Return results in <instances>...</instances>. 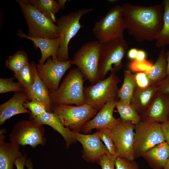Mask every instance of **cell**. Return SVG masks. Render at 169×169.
<instances>
[{
  "label": "cell",
  "instance_id": "cell-6",
  "mask_svg": "<svg viewBox=\"0 0 169 169\" xmlns=\"http://www.w3.org/2000/svg\"><path fill=\"white\" fill-rule=\"evenodd\" d=\"M126 29L121 6L111 8L100 20L96 21L92 32L102 44L124 38Z\"/></svg>",
  "mask_w": 169,
  "mask_h": 169
},
{
  "label": "cell",
  "instance_id": "cell-16",
  "mask_svg": "<svg viewBox=\"0 0 169 169\" xmlns=\"http://www.w3.org/2000/svg\"><path fill=\"white\" fill-rule=\"evenodd\" d=\"M140 115L142 121L162 123L168 121L169 94L158 91L147 110Z\"/></svg>",
  "mask_w": 169,
  "mask_h": 169
},
{
  "label": "cell",
  "instance_id": "cell-34",
  "mask_svg": "<svg viewBox=\"0 0 169 169\" xmlns=\"http://www.w3.org/2000/svg\"><path fill=\"white\" fill-rule=\"evenodd\" d=\"M153 65V64L146 59L142 61L135 59L130 63L129 68L133 71L147 73L151 69Z\"/></svg>",
  "mask_w": 169,
  "mask_h": 169
},
{
  "label": "cell",
  "instance_id": "cell-21",
  "mask_svg": "<svg viewBox=\"0 0 169 169\" xmlns=\"http://www.w3.org/2000/svg\"><path fill=\"white\" fill-rule=\"evenodd\" d=\"M25 93L28 100H37L43 103L49 112H53L54 104L50 96V92L46 85L38 76L36 68L35 76L33 83Z\"/></svg>",
  "mask_w": 169,
  "mask_h": 169
},
{
  "label": "cell",
  "instance_id": "cell-43",
  "mask_svg": "<svg viewBox=\"0 0 169 169\" xmlns=\"http://www.w3.org/2000/svg\"><path fill=\"white\" fill-rule=\"evenodd\" d=\"M166 53L167 61L166 74L167 77H169V50L166 52Z\"/></svg>",
  "mask_w": 169,
  "mask_h": 169
},
{
  "label": "cell",
  "instance_id": "cell-3",
  "mask_svg": "<svg viewBox=\"0 0 169 169\" xmlns=\"http://www.w3.org/2000/svg\"><path fill=\"white\" fill-rule=\"evenodd\" d=\"M28 27L27 35L33 38L54 39L59 37L54 22L32 5L28 0H16Z\"/></svg>",
  "mask_w": 169,
  "mask_h": 169
},
{
  "label": "cell",
  "instance_id": "cell-11",
  "mask_svg": "<svg viewBox=\"0 0 169 169\" xmlns=\"http://www.w3.org/2000/svg\"><path fill=\"white\" fill-rule=\"evenodd\" d=\"M134 130L135 159L142 156L148 150L165 141L159 123L141 121L136 125Z\"/></svg>",
  "mask_w": 169,
  "mask_h": 169
},
{
  "label": "cell",
  "instance_id": "cell-38",
  "mask_svg": "<svg viewBox=\"0 0 169 169\" xmlns=\"http://www.w3.org/2000/svg\"><path fill=\"white\" fill-rule=\"evenodd\" d=\"M159 88L158 91L164 93L169 94V77L155 84Z\"/></svg>",
  "mask_w": 169,
  "mask_h": 169
},
{
  "label": "cell",
  "instance_id": "cell-27",
  "mask_svg": "<svg viewBox=\"0 0 169 169\" xmlns=\"http://www.w3.org/2000/svg\"><path fill=\"white\" fill-rule=\"evenodd\" d=\"M36 64L34 62L29 63L19 72L14 74L16 79L25 90L24 92L31 86L35 80Z\"/></svg>",
  "mask_w": 169,
  "mask_h": 169
},
{
  "label": "cell",
  "instance_id": "cell-17",
  "mask_svg": "<svg viewBox=\"0 0 169 169\" xmlns=\"http://www.w3.org/2000/svg\"><path fill=\"white\" fill-rule=\"evenodd\" d=\"M17 35L18 37L31 40L36 49L39 48L41 56L39 60V64H42L49 57L57 60L59 49L61 39L60 37L54 39L43 38H33L25 34L21 29H19Z\"/></svg>",
  "mask_w": 169,
  "mask_h": 169
},
{
  "label": "cell",
  "instance_id": "cell-29",
  "mask_svg": "<svg viewBox=\"0 0 169 169\" xmlns=\"http://www.w3.org/2000/svg\"><path fill=\"white\" fill-rule=\"evenodd\" d=\"M116 107L122 121H131L135 125L141 121L140 114L131 104L117 101Z\"/></svg>",
  "mask_w": 169,
  "mask_h": 169
},
{
  "label": "cell",
  "instance_id": "cell-20",
  "mask_svg": "<svg viewBox=\"0 0 169 169\" xmlns=\"http://www.w3.org/2000/svg\"><path fill=\"white\" fill-rule=\"evenodd\" d=\"M32 120L43 125H49L58 132L64 139L66 148H69L71 144L77 141L73 132L64 126L53 112H46Z\"/></svg>",
  "mask_w": 169,
  "mask_h": 169
},
{
  "label": "cell",
  "instance_id": "cell-46",
  "mask_svg": "<svg viewBox=\"0 0 169 169\" xmlns=\"http://www.w3.org/2000/svg\"><path fill=\"white\" fill-rule=\"evenodd\" d=\"M163 169H169V158Z\"/></svg>",
  "mask_w": 169,
  "mask_h": 169
},
{
  "label": "cell",
  "instance_id": "cell-9",
  "mask_svg": "<svg viewBox=\"0 0 169 169\" xmlns=\"http://www.w3.org/2000/svg\"><path fill=\"white\" fill-rule=\"evenodd\" d=\"M98 110L85 104L80 106L54 105L53 112L63 125L72 131L79 132L83 126L95 115Z\"/></svg>",
  "mask_w": 169,
  "mask_h": 169
},
{
  "label": "cell",
  "instance_id": "cell-32",
  "mask_svg": "<svg viewBox=\"0 0 169 169\" xmlns=\"http://www.w3.org/2000/svg\"><path fill=\"white\" fill-rule=\"evenodd\" d=\"M15 77L0 79V93L3 94L10 92H24L25 90L18 82L13 81Z\"/></svg>",
  "mask_w": 169,
  "mask_h": 169
},
{
  "label": "cell",
  "instance_id": "cell-23",
  "mask_svg": "<svg viewBox=\"0 0 169 169\" xmlns=\"http://www.w3.org/2000/svg\"><path fill=\"white\" fill-rule=\"evenodd\" d=\"M159 90L156 84L145 88L136 87L133 93L131 104L140 114L148 108L153 97Z\"/></svg>",
  "mask_w": 169,
  "mask_h": 169
},
{
  "label": "cell",
  "instance_id": "cell-10",
  "mask_svg": "<svg viewBox=\"0 0 169 169\" xmlns=\"http://www.w3.org/2000/svg\"><path fill=\"white\" fill-rule=\"evenodd\" d=\"M43 125L32 119L23 120L15 124L9 135L10 141L18 145H29L34 148L45 145Z\"/></svg>",
  "mask_w": 169,
  "mask_h": 169
},
{
  "label": "cell",
  "instance_id": "cell-18",
  "mask_svg": "<svg viewBox=\"0 0 169 169\" xmlns=\"http://www.w3.org/2000/svg\"><path fill=\"white\" fill-rule=\"evenodd\" d=\"M28 100L26 93L23 92H15L13 97L0 105V125L13 116L20 114L29 113L30 111L24 106Z\"/></svg>",
  "mask_w": 169,
  "mask_h": 169
},
{
  "label": "cell",
  "instance_id": "cell-30",
  "mask_svg": "<svg viewBox=\"0 0 169 169\" xmlns=\"http://www.w3.org/2000/svg\"><path fill=\"white\" fill-rule=\"evenodd\" d=\"M29 63L27 54L25 51L19 50L8 57L6 63V66L14 74L21 70Z\"/></svg>",
  "mask_w": 169,
  "mask_h": 169
},
{
  "label": "cell",
  "instance_id": "cell-40",
  "mask_svg": "<svg viewBox=\"0 0 169 169\" xmlns=\"http://www.w3.org/2000/svg\"><path fill=\"white\" fill-rule=\"evenodd\" d=\"M27 160V155L26 154H24L23 156L16 159L14 164L17 169H24Z\"/></svg>",
  "mask_w": 169,
  "mask_h": 169
},
{
  "label": "cell",
  "instance_id": "cell-7",
  "mask_svg": "<svg viewBox=\"0 0 169 169\" xmlns=\"http://www.w3.org/2000/svg\"><path fill=\"white\" fill-rule=\"evenodd\" d=\"M119 78L115 72H110L108 77L96 83L84 87V95L86 104L100 110L108 101L115 100L119 88Z\"/></svg>",
  "mask_w": 169,
  "mask_h": 169
},
{
  "label": "cell",
  "instance_id": "cell-31",
  "mask_svg": "<svg viewBox=\"0 0 169 169\" xmlns=\"http://www.w3.org/2000/svg\"><path fill=\"white\" fill-rule=\"evenodd\" d=\"M24 106L30 111V119H33L48 112L43 103L35 99L26 100L24 104Z\"/></svg>",
  "mask_w": 169,
  "mask_h": 169
},
{
  "label": "cell",
  "instance_id": "cell-19",
  "mask_svg": "<svg viewBox=\"0 0 169 169\" xmlns=\"http://www.w3.org/2000/svg\"><path fill=\"white\" fill-rule=\"evenodd\" d=\"M5 130L0 132V169H13L15 160L23 156L19 145L5 141Z\"/></svg>",
  "mask_w": 169,
  "mask_h": 169
},
{
  "label": "cell",
  "instance_id": "cell-25",
  "mask_svg": "<svg viewBox=\"0 0 169 169\" xmlns=\"http://www.w3.org/2000/svg\"><path fill=\"white\" fill-rule=\"evenodd\" d=\"M136 87L135 74H132L129 70L124 69L123 83L117 95L120 100L125 103H131Z\"/></svg>",
  "mask_w": 169,
  "mask_h": 169
},
{
  "label": "cell",
  "instance_id": "cell-8",
  "mask_svg": "<svg viewBox=\"0 0 169 169\" xmlns=\"http://www.w3.org/2000/svg\"><path fill=\"white\" fill-rule=\"evenodd\" d=\"M128 48L124 38L102 44L99 64L100 80L105 79L109 72L116 73L122 68V60Z\"/></svg>",
  "mask_w": 169,
  "mask_h": 169
},
{
  "label": "cell",
  "instance_id": "cell-37",
  "mask_svg": "<svg viewBox=\"0 0 169 169\" xmlns=\"http://www.w3.org/2000/svg\"><path fill=\"white\" fill-rule=\"evenodd\" d=\"M135 74L136 87L145 88L150 85L149 79L146 73L138 72Z\"/></svg>",
  "mask_w": 169,
  "mask_h": 169
},
{
  "label": "cell",
  "instance_id": "cell-35",
  "mask_svg": "<svg viewBox=\"0 0 169 169\" xmlns=\"http://www.w3.org/2000/svg\"><path fill=\"white\" fill-rule=\"evenodd\" d=\"M117 156L116 154L112 155L108 152L101 157L97 163L102 169H115V161Z\"/></svg>",
  "mask_w": 169,
  "mask_h": 169
},
{
  "label": "cell",
  "instance_id": "cell-22",
  "mask_svg": "<svg viewBox=\"0 0 169 169\" xmlns=\"http://www.w3.org/2000/svg\"><path fill=\"white\" fill-rule=\"evenodd\" d=\"M153 169H163L169 158V145L161 143L145 152L142 156Z\"/></svg>",
  "mask_w": 169,
  "mask_h": 169
},
{
  "label": "cell",
  "instance_id": "cell-15",
  "mask_svg": "<svg viewBox=\"0 0 169 169\" xmlns=\"http://www.w3.org/2000/svg\"><path fill=\"white\" fill-rule=\"evenodd\" d=\"M117 101L115 99L107 102L94 118L87 122L83 126L81 130L82 131L87 134L95 129H111L121 122L120 118H116L113 116L114 109Z\"/></svg>",
  "mask_w": 169,
  "mask_h": 169
},
{
  "label": "cell",
  "instance_id": "cell-45",
  "mask_svg": "<svg viewBox=\"0 0 169 169\" xmlns=\"http://www.w3.org/2000/svg\"><path fill=\"white\" fill-rule=\"evenodd\" d=\"M57 1L60 7V9L62 10L64 9L65 4L67 0H58Z\"/></svg>",
  "mask_w": 169,
  "mask_h": 169
},
{
  "label": "cell",
  "instance_id": "cell-33",
  "mask_svg": "<svg viewBox=\"0 0 169 169\" xmlns=\"http://www.w3.org/2000/svg\"><path fill=\"white\" fill-rule=\"evenodd\" d=\"M110 130L103 128L99 130L98 131L101 141L104 143L108 151L111 155H114L116 154L111 135Z\"/></svg>",
  "mask_w": 169,
  "mask_h": 169
},
{
  "label": "cell",
  "instance_id": "cell-42",
  "mask_svg": "<svg viewBox=\"0 0 169 169\" xmlns=\"http://www.w3.org/2000/svg\"><path fill=\"white\" fill-rule=\"evenodd\" d=\"M146 54L142 50H138L137 56L136 59L138 61H142L145 59Z\"/></svg>",
  "mask_w": 169,
  "mask_h": 169
},
{
  "label": "cell",
  "instance_id": "cell-4",
  "mask_svg": "<svg viewBox=\"0 0 169 169\" xmlns=\"http://www.w3.org/2000/svg\"><path fill=\"white\" fill-rule=\"evenodd\" d=\"M102 46V44L98 40L89 41L80 47L71 60L72 65L77 67L91 84L100 80L99 64Z\"/></svg>",
  "mask_w": 169,
  "mask_h": 169
},
{
  "label": "cell",
  "instance_id": "cell-2",
  "mask_svg": "<svg viewBox=\"0 0 169 169\" xmlns=\"http://www.w3.org/2000/svg\"><path fill=\"white\" fill-rule=\"evenodd\" d=\"M84 78L78 68L70 70L58 89L50 93L54 105L74 104L80 106L86 104L84 95Z\"/></svg>",
  "mask_w": 169,
  "mask_h": 169
},
{
  "label": "cell",
  "instance_id": "cell-14",
  "mask_svg": "<svg viewBox=\"0 0 169 169\" xmlns=\"http://www.w3.org/2000/svg\"><path fill=\"white\" fill-rule=\"evenodd\" d=\"M73 132L77 141L82 146V156L86 161L97 163L102 156L109 152L101 142L98 131L91 135Z\"/></svg>",
  "mask_w": 169,
  "mask_h": 169
},
{
  "label": "cell",
  "instance_id": "cell-13",
  "mask_svg": "<svg viewBox=\"0 0 169 169\" xmlns=\"http://www.w3.org/2000/svg\"><path fill=\"white\" fill-rule=\"evenodd\" d=\"M72 65L71 60L60 61L49 57L46 63L36 65L38 74L50 93L56 90L60 80Z\"/></svg>",
  "mask_w": 169,
  "mask_h": 169
},
{
  "label": "cell",
  "instance_id": "cell-24",
  "mask_svg": "<svg viewBox=\"0 0 169 169\" xmlns=\"http://www.w3.org/2000/svg\"><path fill=\"white\" fill-rule=\"evenodd\" d=\"M166 52L163 47L152 68L146 73L149 79L150 85L157 83L167 77Z\"/></svg>",
  "mask_w": 169,
  "mask_h": 169
},
{
  "label": "cell",
  "instance_id": "cell-47",
  "mask_svg": "<svg viewBox=\"0 0 169 169\" xmlns=\"http://www.w3.org/2000/svg\"><path fill=\"white\" fill-rule=\"evenodd\" d=\"M168 121H169V119H168Z\"/></svg>",
  "mask_w": 169,
  "mask_h": 169
},
{
  "label": "cell",
  "instance_id": "cell-36",
  "mask_svg": "<svg viewBox=\"0 0 169 169\" xmlns=\"http://www.w3.org/2000/svg\"><path fill=\"white\" fill-rule=\"evenodd\" d=\"M115 169H140L137 163L117 156L115 161Z\"/></svg>",
  "mask_w": 169,
  "mask_h": 169
},
{
  "label": "cell",
  "instance_id": "cell-1",
  "mask_svg": "<svg viewBox=\"0 0 169 169\" xmlns=\"http://www.w3.org/2000/svg\"><path fill=\"white\" fill-rule=\"evenodd\" d=\"M121 6L126 29L130 34L138 42L156 40L163 25L161 4L145 6L127 3Z\"/></svg>",
  "mask_w": 169,
  "mask_h": 169
},
{
  "label": "cell",
  "instance_id": "cell-28",
  "mask_svg": "<svg viewBox=\"0 0 169 169\" xmlns=\"http://www.w3.org/2000/svg\"><path fill=\"white\" fill-rule=\"evenodd\" d=\"M163 8V25L157 38L156 45L163 48L169 45V0H164L161 3Z\"/></svg>",
  "mask_w": 169,
  "mask_h": 169
},
{
  "label": "cell",
  "instance_id": "cell-41",
  "mask_svg": "<svg viewBox=\"0 0 169 169\" xmlns=\"http://www.w3.org/2000/svg\"><path fill=\"white\" fill-rule=\"evenodd\" d=\"M138 50L136 48H132L130 49L128 53V57L129 59H136Z\"/></svg>",
  "mask_w": 169,
  "mask_h": 169
},
{
  "label": "cell",
  "instance_id": "cell-12",
  "mask_svg": "<svg viewBox=\"0 0 169 169\" xmlns=\"http://www.w3.org/2000/svg\"><path fill=\"white\" fill-rule=\"evenodd\" d=\"M135 125L131 121H121L110 130L118 156L130 161L135 159L134 142Z\"/></svg>",
  "mask_w": 169,
  "mask_h": 169
},
{
  "label": "cell",
  "instance_id": "cell-44",
  "mask_svg": "<svg viewBox=\"0 0 169 169\" xmlns=\"http://www.w3.org/2000/svg\"><path fill=\"white\" fill-rule=\"evenodd\" d=\"M25 166L28 169H33L32 161L30 158L27 159Z\"/></svg>",
  "mask_w": 169,
  "mask_h": 169
},
{
  "label": "cell",
  "instance_id": "cell-39",
  "mask_svg": "<svg viewBox=\"0 0 169 169\" xmlns=\"http://www.w3.org/2000/svg\"><path fill=\"white\" fill-rule=\"evenodd\" d=\"M161 124L165 141L169 145V121H167Z\"/></svg>",
  "mask_w": 169,
  "mask_h": 169
},
{
  "label": "cell",
  "instance_id": "cell-5",
  "mask_svg": "<svg viewBox=\"0 0 169 169\" xmlns=\"http://www.w3.org/2000/svg\"><path fill=\"white\" fill-rule=\"evenodd\" d=\"M93 10L92 8H83L56 18L55 23L61 39L58 60L66 61L70 60L68 52L69 42L84 27L80 23L81 18L84 14Z\"/></svg>",
  "mask_w": 169,
  "mask_h": 169
},
{
  "label": "cell",
  "instance_id": "cell-26",
  "mask_svg": "<svg viewBox=\"0 0 169 169\" xmlns=\"http://www.w3.org/2000/svg\"><path fill=\"white\" fill-rule=\"evenodd\" d=\"M30 3L45 16L55 22V15L61 9L57 0H29Z\"/></svg>",
  "mask_w": 169,
  "mask_h": 169
}]
</instances>
